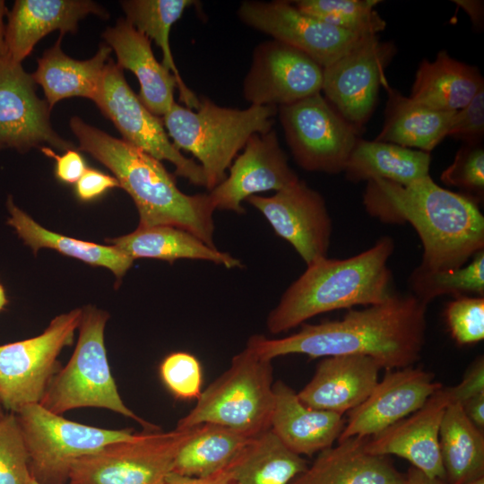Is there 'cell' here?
Masks as SVG:
<instances>
[{
    "label": "cell",
    "instance_id": "obj_1",
    "mask_svg": "<svg viewBox=\"0 0 484 484\" xmlns=\"http://www.w3.org/2000/svg\"><path fill=\"white\" fill-rule=\"evenodd\" d=\"M427 307L412 293L393 291L385 301L350 309L341 319L304 323L298 332L286 337L252 335L246 347L268 360L290 354L312 359L362 355L386 370L412 367L425 344Z\"/></svg>",
    "mask_w": 484,
    "mask_h": 484
},
{
    "label": "cell",
    "instance_id": "obj_2",
    "mask_svg": "<svg viewBox=\"0 0 484 484\" xmlns=\"http://www.w3.org/2000/svg\"><path fill=\"white\" fill-rule=\"evenodd\" d=\"M363 204L383 222L409 223L415 229L423 247L420 270H455L484 250V217L478 202L440 186L430 176L407 186L369 180Z\"/></svg>",
    "mask_w": 484,
    "mask_h": 484
},
{
    "label": "cell",
    "instance_id": "obj_3",
    "mask_svg": "<svg viewBox=\"0 0 484 484\" xmlns=\"http://www.w3.org/2000/svg\"><path fill=\"white\" fill-rule=\"evenodd\" d=\"M69 125L78 140L79 150L109 169L119 187L131 196L139 213V226L180 228L216 247V209L209 193H183L161 161L78 117H73Z\"/></svg>",
    "mask_w": 484,
    "mask_h": 484
},
{
    "label": "cell",
    "instance_id": "obj_4",
    "mask_svg": "<svg viewBox=\"0 0 484 484\" xmlns=\"http://www.w3.org/2000/svg\"><path fill=\"white\" fill-rule=\"evenodd\" d=\"M393 251V239L384 236L353 256L307 264L268 314V331L282 333L324 313L385 301L393 292L388 267Z\"/></svg>",
    "mask_w": 484,
    "mask_h": 484
},
{
    "label": "cell",
    "instance_id": "obj_5",
    "mask_svg": "<svg viewBox=\"0 0 484 484\" xmlns=\"http://www.w3.org/2000/svg\"><path fill=\"white\" fill-rule=\"evenodd\" d=\"M199 99L195 109L175 102L161 119L175 147L199 160L211 191L225 179L248 139L272 129L278 108L251 105L240 109L219 106L207 97Z\"/></svg>",
    "mask_w": 484,
    "mask_h": 484
},
{
    "label": "cell",
    "instance_id": "obj_6",
    "mask_svg": "<svg viewBox=\"0 0 484 484\" xmlns=\"http://www.w3.org/2000/svg\"><path fill=\"white\" fill-rule=\"evenodd\" d=\"M274 403L272 360L245 348L229 368L202 391L177 428L203 424L229 428L255 437L270 429Z\"/></svg>",
    "mask_w": 484,
    "mask_h": 484
},
{
    "label": "cell",
    "instance_id": "obj_7",
    "mask_svg": "<svg viewBox=\"0 0 484 484\" xmlns=\"http://www.w3.org/2000/svg\"><path fill=\"white\" fill-rule=\"evenodd\" d=\"M82 309L74 351L52 377L39 404L57 415L78 408L108 409L134 419L145 431L160 430L131 411L119 395L104 341L109 315L92 306Z\"/></svg>",
    "mask_w": 484,
    "mask_h": 484
},
{
    "label": "cell",
    "instance_id": "obj_8",
    "mask_svg": "<svg viewBox=\"0 0 484 484\" xmlns=\"http://www.w3.org/2000/svg\"><path fill=\"white\" fill-rule=\"evenodd\" d=\"M15 414L29 454L30 476L39 484H68L78 458L137 436L132 428L107 429L72 421L39 403L26 405Z\"/></svg>",
    "mask_w": 484,
    "mask_h": 484
},
{
    "label": "cell",
    "instance_id": "obj_9",
    "mask_svg": "<svg viewBox=\"0 0 484 484\" xmlns=\"http://www.w3.org/2000/svg\"><path fill=\"white\" fill-rule=\"evenodd\" d=\"M195 428L146 431L109 444L78 458L68 484H165L179 449Z\"/></svg>",
    "mask_w": 484,
    "mask_h": 484
},
{
    "label": "cell",
    "instance_id": "obj_10",
    "mask_svg": "<svg viewBox=\"0 0 484 484\" xmlns=\"http://www.w3.org/2000/svg\"><path fill=\"white\" fill-rule=\"evenodd\" d=\"M82 309L56 316L35 337L0 345V404L17 413L29 404L39 403L52 377L58 372L57 357L73 341Z\"/></svg>",
    "mask_w": 484,
    "mask_h": 484
},
{
    "label": "cell",
    "instance_id": "obj_11",
    "mask_svg": "<svg viewBox=\"0 0 484 484\" xmlns=\"http://www.w3.org/2000/svg\"><path fill=\"white\" fill-rule=\"evenodd\" d=\"M286 142L296 163L307 171L343 172L359 131L321 92L278 108Z\"/></svg>",
    "mask_w": 484,
    "mask_h": 484
},
{
    "label": "cell",
    "instance_id": "obj_12",
    "mask_svg": "<svg viewBox=\"0 0 484 484\" xmlns=\"http://www.w3.org/2000/svg\"><path fill=\"white\" fill-rule=\"evenodd\" d=\"M92 101L112 121L124 141L160 161L171 162L176 175L191 184L205 186L202 167L175 147L162 119L140 101L125 79L123 69L112 59L106 64L99 90Z\"/></svg>",
    "mask_w": 484,
    "mask_h": 484
},
{
    "label": "cell",
    "instance_id": "obj_13",
    "mask_svg": "<svg viewBox=\"0 0 484 484\" xmlns=\"http://www.w3.org/2000/svg\"><path fill=\"white\" fill-rule=\"evenodd\" d=\"M395 54L392 42L363 38L353 48L324 68L322 91L336 111L359 131L371 117L385 71Z\"/></svg>",
    "mask_w": 484,
    "mask_h": 484
},
{
    "label": "cell",
    "instance_id": "obj_14",
    "mask_svg": "<svg viewBox=\"0 0 484 484\" xmlns=\"http://www.w3.org/2000/svg\"><path fill=\"white\" fill-rule=\"evenodd\" d=\"M237 15L246 26L302 51L323 68L365 38L307 15L291 1H243Z\"/></svg>",
    "mask_w": 484,
    "mask_h": 484
},
{
    "label": "cell",
    "instance_id": "obj_15",
    "mask_svg": "<svg viewBox=\"0 0 484 484\" xmlns=\"http://www.w3.org/2000/svg\"><path fill=\"white\" fill-rule=\"evenodd\" d=\"M324 68L302 51L271 39L258 44L243 81L250 106L281 107L322 91Z\"/></svg>",
    "mask_w": 484,
    "mask_h": 484
},
{
    "label": "cell",
    "instance_id": "obj_16",
    "mask_svg": "<svg viewBox=\"0 0 484 484\" xmlns=\"http://www.w3.org/2000/svg\"><path fill=\"white\" fill-rule=\"evenodd\" d=\"M246 202L264 216L307 265L327 256L332 219L324 197L304 181L299 179L271 196L252 195Z\"/></svg>",
    "mask_w": 484,
    "mask_h": 484
},
{
    "label": "cell",
    "instance_id": "obj_17",
    "mask_svg": "<svg viewBox=\"0 0 484 484\" xmlns=\"http://www.w3.org/2000/svg\"><path fill=\"white\" fill-rule=\"evenodd\" d=\"M50 108L36 93V82L7 55L0 57V148L25 152L45 143L69 150L49 119Z\"/></svg>",
    "mask_w": 484,
    "mask_h": 484
},
{
    "label": "cell",
    "instance_id": "obj_18",
    "mask_svg": "<svg viewBox=\"0 0 484 484\" xmlns=\"http://www.w3.org/2000/svg\"><path fill=\"white\" fill-rule=\"evenodd\" d=\"M225 179L209 191L216 210L246 212L242 202L262 192L284 189L299 180L290 168L275 130L255 134L229 168Z\"/></svg>",
    "mask_w": 484,
    "mask_h": 484
},
{
    "label": "cell",
    "instance_id": "obj_19",
    "mask_svg": "<svg viewBox=\"0 0 484 484\" xmlns=\"http://www.w3.org/2000/svg\"><path fill=\"white\" fill-rule=\"evenodd\" d=\"M443 386L431 372L419 367L387 370L368 397L348 412L338 441L381 433L418 411Z\"/></svg>",
    "mask_w": 484,
    "mask_h": 484
},
{
    "label": "cell",
    "instance_id": "obj_20",
    "mask_svg": "<svg viewBox=\"0 0 484 484\" xmlns=\"http://www.w3.org/2000/svg\"><path fill=\"white\" fill-rule=\"evenodd\" d=\"M450 402L448 387L443 386L418 411L381 433L367 437L366 451L376 455H396L424 473L445 480L439 429Z\"/></svg>",
    "mask_w": 484,
    "mask_h": 484
},
{
    "label": "cell",
    "instance_id": "obj_21",
    "mask_svg": "<svg viewBox=\"0 0 484 484\" xmlns=\"http://www.w3.org/2000/svg\"><path fill=\"white\" fill-rule=\"evenodd\" d=\"M381 365L362 355L325 357L298 393L307 406L344 415L361 404L378 383Z\"/></svg>",
    "mask_w": 484,
    "mask_h": 484
},
{
    "label": "cell",
    "instance_id": "obj_22",
    "mask_svg": "<svg viewBox=\"0 0 484 484\" xmlns=\"http://www.w3.org/2000/svg\"><path fill=\"white\" fill-rule=\"evenodd\" d=\"M89 14L106 17V11L90 0H16L7 14V56L21 63L47 34L75 33L78 22Z\"/></svg>",
    "mask_w": 484,
    "mask_h": 484
},
{
    "label": "cell",
    "instance_id": "obj_23",
    "mask_svg": "<svg viewBox=\"0 0 484 484\" xmlns=\"http://www.w3.org/2000/svg\"><path fill=\"white\" fill-rule=\"evenodd\" d=\"M271 431L290 451L312 456L338 441L346 423L342 414L305 405L290 385L273 383Z\"/></svg>",
    "mask_w": 484,
    "mask_h": 484
},
{
    "label": "cell",
    "instance_id": "obj_24",
    "mask_svg": "<svg viewBox=\"0 0 484 484\" xmlns=\"http://www.w3.org/2000/svg\"><path fill=\"white\" fill-rule=\"evenodd\" d=\"M103 38L117 56V65L130 70L138 79V98L157 117H163L176 102L177 79L154 56L151 39L125 18L103 32Z\"/></svg>",
    "mask_w": 484,
    "mask_h": 484
},
{
    "label": "cell",
    "instance_id": "obj_25",
    "mask_svg": "<svg viewBox=\"0 0 484 484\" xmlns=\"http://www.w3.org/2000/svg\"><path fill=\"white\" fill-rule=\"evenodd\" d=\"M367 438L352 436L321 451L290 484H405V473L388 456L366 451Z\"/></svg>",
    "mask_w": 484,
    "mask_h": 484
},
{
    "label": "cell",
    "instance_id": "obj_26",
    "mask_svg": "<svg viewBox=\"0 0 484 484\" xmlns=\"http://www.w3.org/2000/svg\"><path fill=\"white\" fill-rule=\"evenodd\" d=\"M62 36L38 60V67L31 74L44 91L50 108L60 100L82 97L93 100L99 90L111 48L101 45L88 60L73 59L61 48Z\"/></svg>",
    "mask_w": 484,
    "mask_h": 484
},
{
    "label": "cell",
    "instance_id": "obj_27",
    "mask_svg": "<svg viewBox=\"0 0 484 484\" xmlns=\"http://www.w3.org/2000/svg\"><path fill=\"white\" fill-rule=\"evenodd\" d=\"M484 89L480 71L453 58L445 50L432 61L423 59L415 74L410 98L441 111H456Z\"/></svg>",
    "mask_w": 484,
    "mask_h": 484
},
{
    "label": "cell",
    "instance_id": "obj_28",
    "mask_svg": "<svg viewBox=\"0 0 484 484\" xmlns=\"http://www.w3.org/2000/svg\"><path fill=\"white\" fill-rule=\"evenodd\" d=\"M108 242L134 260L154 258L172 264L178 259H192L228 269L243 267L242 262L229 253L212 247L189 231L173 226H138L133 232Z\"/></svg>",
    "mask_w": 484,
    "mask_h": 484
},
{
    "label": "cell",
    "instance_id": "obj_29",
    "mask_svg": "<svg viewBox=\"0 0 484 484\" xmlns=\"http://www.w3.org/2000/svg\"><path fill=\"white\" fill-rule=\"evenodd\" d=\"M382 87L387 93L385 123L376 141L430 152L444 138L454 111L431 108L391 87L387 79Z\"/></svg>",
    "mask_w": 484,
    "mask_h": 484
},
{
    "label": "cell",
    "instance_id": "obj_30",
    "mask_svg": "<svg viewBox=\"0 0 484 484\" xmlns=\"http://www.w3.org/2000/svg\"><path fill=\"white\" fill-rule=\"evenodd\" d=\"M430 153L358 138L343 172L350 182L384 179L407 186L429 175Z\"/></svg>",
    "mask_w": 484,
    "mask_h": 484
},
{
    "label": "cell",
    "instance_id": "obj_31",
    "mask_svg": "<svg viewBox=\"0 0 484 484\" xmlns=\"http://www.w3.org/2000/svg\"><path fill=\"white\" fill-rule=\"evenodd\" d=\"M307 466L269 429L253 437L222 471L232 484H290Z\"/></svg>",
    "mask_w": 484,
    "mask_h": 484
},
{
    "label": "cell",
    "instance_id": "obj_32",
    "mask_svg": "<svg viewBox=\"0 0 484 484\" xmlns=\"http://www.w3.org/2000/svg\"><path fill=\"white\" fill-rule=\"evenodd\" d=\"M10 213L7 223L36 254L41 248H51L86 264L109 269L120 280L133 264L134 259L112 246H102L72 238L50 231L38 224L15 205L12 196L6 201Z\"/></svg>",
    "mask_w": 484,
    "mask_h": 484
},
{
    "label": "cell",
    "instance_id": "obj_33",
    "mask_svg": "<svg viewBox=\"0 0 484 484\" xmlns=\"http://www.w3.org/2000/svg\"><path fill=\"white\" fill-rule=\"evenodd\" d=\"M439 450L448 484H463L484 477L483 431L464 414L462 405L451 402L439 429Z\"/></svg>",
    "mask_w": 484,
    "mask_h": 484
},
{
    "label": "cell",
    "instance_id": "obj_34",
    "mask_svg": "<svg viewBox=\"0 0 484 484\" xmlns=\"http://www.w3.org/2000/svg\"><path fill=\"white\" fill-rule=\"evenodd\" d=\"M252 438L229 428L200 425L179 449L171 471L197 478L217 474L234 461Z\"/></svg>",
    "mask_w": 484,
    "mask_h": 484
},
{
    "label": "cell",
    "instance_id": "obj_35",
    "mask_svg": "<svg viewBox=\"0 0 484 484\" xmlns=\"http://www.w3.org/2000/svg\"><path fill=\"white\" fill-rule=\"evenodd\" d=\"M195 1L193 0H125L121 2L125 20L161 49L162 65L177 79L179 99L189 108H197L200 99L183 81L169 44L173 24Z\"/></svg>",
    "mask_w": 484,
    "mask_h": 484
},
{
    "label": "cell",
    "instance_id": "obj_36",
    "mask_svg": "<svg viewBox=\"0 0 484 484\" xmlns=\"http://www.w3.org/2000/svg\"><path fill=\"white\" fill-rule=\"evenodd\" d=\"M302 13L360 37L377 36L386 23L376 11L379 0H296Z\"/></svg>",
    "mask_w": 484,
    "mask_h": 484
},
{
    "label": "cell",
    "instance_id": "obj_37",
    "mask_svg": "<svg viewBox=\"0 0 484 484\" xmlns=\"http://www.w3.org/2000/svg\"><path fill=\"white\" fill-rule=\"evenodd\" d=\"M411 292L428 305L434 298L453 295H484V250L477 253L470 263L451 271L427 272L416 267L409 277Z\"/></svg>",
    "mask_w": 484,
    "mask_h": 484
},
{
    "label": "cell",
    "instance_id": "obj_38",
    "mask_svg": "<svg viewBox=\"0 0 484 484\" xmlns=\"http://www.w3.org/2000/svg\"><path fill=\"white\" fill-rule=\"evenodd\" d=\"M29 454L15 413L0 418V484H27Z\"/></svg>",
    "mask_w": 484,
    "mask_h": 484
},
{
    "label": "cell",
    "instance_id": "obj_39",
    "mask_svg": "<svg viewBox=\"0 0 484 484\" xmlns=\"http://www.w3.org/2000/svg\"><path fill=\"white\" fill-rule=\"evenodd\" d=\"M160 375L166 387L177 399L197 400L202 393V366L191 353L176 351L168 355L160 363Z\"/></svg>",
    "mask_w": 484,
    "mask_h": 484
},
{
    "label": "cell",
    "instance_id": "obj_40",
    "mask_svg": "<svg viewBox=\"0 0 484 484\" xmlns=\"http://www.w3.org/2000/svg\"><path fill=\"white\" fill-rule=\"evenodd\" d=\"M447 327L459 345L484 339V297L460 296L448 302L445 310Z\"/></svg>",
    "mask_w": 484,
    "mask_h": 484
},
{
    "label": "cell",
    "instance_id": "obj_41",
    "mask_svg": "<svg viewBox=\"0 0 484 484\" xmlns=\"http://www.w3.org/2000/svg\"><path fill=\"white\" fill-rule=\"evenodd\" d=\"M441 181L468 193L474 200L484 193V149L480 143H464L453 163L441 174ZM477 201V200H476ZM478 202V201H477Z\"/></svg>",
    "mask_w": 484,
    "mask_h": 484
},
{
    "label": "cell",
    "instance_id": "obj_42",
    "mask_svg": "<svg viewBox=\"0 0 484 484\" xmlns=\"http://www.w3.org/2000/svg\"><path fill=\"white\" fill-rule=\"evenodd\" d=\"M484 134V89L463 108L454 112L447 136L464 143H480Z\"/></svg>",
    "mask_w": 484,
    "mask_h": 484
},
{
    "label": "cell",
    "instance_id": "obj_43",
    "mask_svg": "<svg viewBox=\"0 0 484 484\" xmlns=\"http://www.w3.org/2000/svg\"><path fill=\"white\" fill-rule=\"evenodd\" d=\"M451 402L459 403L484 393V359L479 357L467 369L462 380L455 386L448 387Z\"/></svg>",
    "mask_w": 484,
    "mask_h": 484
},
{
    "label": "cell",
    "instance_id": "obj_44",
    "mask_svg": "<svg viewBox=\"0 0 484 484\" xmlns=\"http://www.w3.org/2000/svg\"><path fill=\"white\" fill-rule=\"evenodd\" d=\"M41 151L56 160V175L62 182L76 184L87 169L82 156L75 150H66L63 155H57L48 147H43Z\"/></svg>",
    "mask_w": 484,
    "mask_h": 484
},
{
    "label": "cell",
    "instance_id": "obj_45",
    "mask_svg": "<svg viewBox=\"0 0 484 484\" xmlns=\"http://www.w3.org/2000/svg\"><path fill=\"white\" fill-rule=\"evenodd\" d=\"M119 187L115 177L104 174L93 169H86L76 182V194L82 201L95 199L108 189Z\"/></svg>",
    "mask_w": 484,
    "mask_h": 484
},
{
    "label": "cell",
    "instance_id": "obj_46",
    "mask_svg": "<svg viewBox=\"0 0 484 484\" xmlns=\"http://www.w3.org/2000/svg\"><path fill=\"white\" fill-rule=\"evenodd\" d=\"M469 420L478 428L484 429V393L477 394L461 403Z\"/></svg>",
    "mask_w": 484,
    "mask_h": 484
},
{
    "label": "cell",
    "instance_id": "obj_47",
    "mask_svg": "<svg viewBox=\"0 0 484 484\" xmlns=\"http://www.w3.org/2000/svg\"><path fill=\"white\" fill-rule=\"evenodd\" d=\"M165 484H232L223 471L210 477L197 478L180 475L170 472L166 479Z\"/></svg>",
    "mask_w": 484,
    "mask_h": 484
},
{
    "label": "cell",
    "instance_id": "obj_48",
    "mask_svg": "<svg viewBox=\"0 0 484 484\" xmlns=\"http://www.w3.org/2000/svg\"><path fill=\"white\" fill-rule=\"evenodd\" d=\"M457 5L461 6L471 17L473 25L480 28L483 24V2L471 0H454Z\"/></svg>",
    "mask_w": 484,
    "mask_h": 484
},
{
    "label": "cell",
    "instance_id": "obj_49",
    "mask_svg": "<svg viewBox=\"0 0 484 484\" xmlns=\"http://www.w3.org/2000/svg\"><path fill=\"white\" fill-rule=\"evenodd\" d=\"M405 484H448L445 480L429 476L413 466L405 472Z\"/></svg>",
    "mask_w": 484,
    "mask_h": 484
},
{
    "label": "cell",
    "instance_id": "obj_50",
    "mask_svg": "<svg viewBox=\"0 0 484 484\" xmlns=\"http://www.w3.org/2000/svg\"><path fill=\"white\" fill-rule=\"evenodd\" d=\"M8 14V9L5 2L0 0V57L7 55L5 44V25L4 18Z\"/></svg>",
    "mask_w": 484,
    "mask_h": 484
},
{
    "label": "cell",
    "instance_id": "obj_51",
    "mask_svg": "<svg viewBox=\"0 0 484 484\" xmlns=\"http://www.w3.org/2000/svg\"><path fill=\"white\" fill-rule=\"evenodd\" d=\"M6 304H7V298H6L5 291L2 284L0 283V311L4 309Z\"/></svg>",
    "mask_w": 484,
    "mask_h": 484
},
{
    "label": "cell",
    "instance_id": "obj_52",
    "mask_svg": "<svg viewBox=\"0 0 484 484\" xmlns=\"http://www.w3.org/2000/svg\"><path fill=\"white\" fill-rule=\"evenodd\" d=\"M463 484H484V477L478 478L476 480H472L471 481H468Z\"/></svg>",
    "mask_w": 484,
    "mask_h": 484
},
{
    "label": "cell",
    "instance_id": "obj_53",
    "mask_svg": "<svg viewBox=\"0 0 484 484\" xmlns=\"http://www.w3.org/2000/svg\"><path fill=\"white\" fill-rule=\"evenodd\" d=\"M27 484H39V483H38V482H37L33 478H31V476H30V478L29 479V480H28V482H27Z\"/></svg>",
    "mask_w": 484,
    "mask_h": 484
},
{
    "label": "cell",
    "instance_id": "obj_54",
    "mask_svg": "<svg viewBox=\"0 0 484 484\" xmlns=\"http://www.w3.org/2000/svg\"><path fill=\"white\" fill-rule=\"evenodd\" d=\"M4 414V409L2 407V405L0 404V418Z\"/></svg>",
    "mask_w": 484,
    "mask_h": 484
},
{
    "label": "cell",
    "instance_id": "obj_55",
    "mask_svg": "<svg viewBox=\"0 0 484 484\" xmlns=\"http://www.w3.org/2000/svg\"><path fill=\"white\" fill-rule=\"evenodd\" d=\"M1 149V148H0Z\"/></svg>",
    "mask_w": 484,
    "mask_h": 484
}]
</instances>
